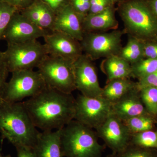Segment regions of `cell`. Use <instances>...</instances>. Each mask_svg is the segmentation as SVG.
<instances>
[{
  "instance_id": "obj_26",
  "label": "cell",
  "mask_w": 157,
  "mask_h": 157,
  "mask_svg": "<svg viewBox=\"0 0 157 157\" xmlns=\"http://www.w3.org/2000/svg\"><path fill=\"white\" fill-rule=\"evenodd\" d=\"M17 10L14 6L0 0V40L2 39L12 16Z\"/></svg>"
},
{
  "instance_id": "obj_15",
  "label": "cell",
  "mask_w": 157,
  "mask_h": 157,
  "mask_svg": "<svg viewBox=\"0 0 157 157\" xmlns=\"http://www.w3.org/2000/svg\"><path fill=\"white\" fill-rule=\"evenodd\" d=\"M112 113L122 121L149 113L136 88L112 104Z\"/></svg>"
},
{
  "instance_id": "obj_13",
  "label": "cell",
  "mask_w": 157,
  "mask_h": 157,
  "mask_svg": "<svg viewBox=\"0 0 157 157\" xmlns=\"http://www.w3.org/2000/svg\"><path fill=\"white\" fill-rule=\"evenodd\" d=\"M48 55L76 60L83 54L79 41L59 31H50L43 37Z\"/></svg>"
},
{
  "instance_id": "obj_4",
  "label": "cell",
  "mask_w": 157,
  "mask_h": 157,
  "mask_svg": "<svg viewBox=\"0 0 157 157\" xmlns=\"http://www.w3.org/2000/svg\"><path fill=\"white\" fill-rule=\"evenodd\" d=\"M120 14L125 34L144 42H157V20L144 1L125 2L120 6Z\"/></svg>"
},
{
  "instance_id": "obj_23",
  "label": "cell",
  "mask_w": 157,
  "mask_h": 157,
  "mask_svg": "<svg viewBox=\"0 0 157 157\" xmlns=\"http://www.w3.org/2000/svg\"><path fill=\"white\" fill-rule=\"evenodd\" d=\"M130 144L157 150V128L132 134Z\"/></svg>"
},
{
  "instance_id": "obj_20",
  "label": "cell",
  "mask_w": 157,
  "mask_h": 157,
  "mask_svg": "<svg viewBox=\"0 0 157 157\" xmlns=\"http://www.w3.org/2000/svg\"><path fill=\"white\" fill-rule=\"evenodd\" d=\"M136 82L130 78H117L107 82L103 88L102 97L113 104L135 88Z\"/></svg>"
},
{
  "instance_id": "obj_18",
  "label": "cell",
  "mask_w": 157,
  "mask_h": 157,
  "mask_svg": "<svg viewBox=\"0 0 157 157\" xmlns=\"http://www.w3.org/2000/svg\"><path fill=\"white\" fill-rule=\"evenodd\" d=\"M20 11L39 28L47 32L51 31L56 14L41 0H35L28 7Z\"/></svg>"
},
{
  "instance_id": "obj_9",
  "label": "cell",
  "mask_w": 157,
  "mask_h": 157,
  "mask_svg": "<svg viewBox=\"0 0 157 157\" xmlns=\"http://www.w3.org/2000/svg\"><path fill=\"white\" fill-rule=\"evenodd\" d=\"M112 113V104L102 97L79 95L75 101L74 120L95 130Z\"/></svg>"
},
{
  "instance_id": "obj_38",
  "label": "cell",
  "mask_w": 157,
  "mask_h": 157,
  "mask_svg": "<svg viewBox=\"0 0 157 157\" xmlns=\"http://www.w3.org/2000/svg\"><path fill=\"white\" fill-rule=\"evenodd\" d=\"M0 157H11L10 155H3L0 154Z\"/></svg>"
},
{
  "instance_id": "obj_31",
  "label": "cell",
  "mask_w": 157,
  "mask_h": 157,
  "mask_svg": "<svg viewBox=\"0 0 157 157\" xmlns=\"http://www.w3.org/2000/svg\"><path fill=\"white\" fill-rule=\"evenodd\" d=\"M112 0H90V7L88 14L100 13L108 7L112 6Z\"/></svg>"
},
{
  "instance_id": "obj_22",
  "label": "cell",
  "mask_w": 157,
  "mask_h": 157,
  "mask_svg": "<svg viewBox=\"0 0 157 157\" xmlns=\"http://www.w3.org/2000/svg\"><path fill=\"white\" fill-rule=\"evenodd\" d=\"M123 122L132 134L157 128V118L149 113L137 116Z\"/></svg>"
},
{
  "instance_id": "obj_28",
  "label": "cell",
  "mask_w": 157,
  "mask_h": 157,
  "mask_svg": "<svg viewBox=\"0 0 157 157\" xmlns=\"http://www.w3.org/2000/svg\"><path fill=\"white\" fill-rule=\"evenodd\" d=\"M9 73L4 52L0 51V102L2 101L3 92Z\"/></svg>"
},
{
  "instance_id": "obj_7",
  "label": "cell",
  "mask_w": 157,
  "mask_h": 157,
  "mask_svg": "<svg viewBox=\"0 0 157 157\" xmlns=\"http://www.w3.org/2000/svg\"><path fill=\"white\" fill-rule=\"evenodd\" d=\"M11 79L7 82L2 96L6 102H22L26 98L36 95L46 86L38 71L22 70L11 73Z\"/></svg>"
},
{
  "instance_id": "obj_36",
  "label": "cell",
  "mask_w": 157,
  "mask_h": 157,
  "mask_svg": "<svg viewBox=\"0 0 157 157\" xmlns=\"http://www.w3.org/2000/svg\"><path fill=\"white\" fill-rule=\"evenodd\" d=\"M144 2L148 6L157 20V0H148L147 2Z\"/></svg>"
},
{
  "instance_id": "obj_17",
  "label": "cell",
  "mask_w": 157,
  "mask_h": 157,
  "mask_svg": "<svg viewBox=\"0 0 157 157\" xmlns=\"http://www.w3.org/2000/svg\"><path fill=\"white\" fill-rule=\"evenodd\" d=\"M83 33H103L117 29L119 23L113 6L96 14H88L82 20Z\"/></svg>"
},
{
  "instance_id": "obj_25",
  "label": "cell",
  "mask_w": 157,
  "mask_h": 157,
  "mask_svg": "<svg viewBox=\"0 0 157 157\" xmlns=\"http://www.w3.org/2000/svg\"><path fill=\"white\" fill-rule=\"evenodd\" d=\"M140 99L147 112L157 117V88L146 87L138 91Z\"/></svg>"
},
{
  "instance_id": "obj_1",
  "label": "cell",
  "mask_w": 157,
  "mask_h": 157,
  "mask_svg": "<svg viewBox=\"0 0 157 157\" xmlns=\"http://www.w3.org/2000/svg\"><path fill=\"white\" fill-rule=\"evenodd\" d=\"M75 101L72 94L46 86L23 103L34 126L42 131H49L63 128L74 120Z\"/></svg>"
},
{
  "instance_id": "obj_12",
  "label": "cell",
  "mask_w": 157,
  "mask_h": 157,
  "mask_svg": "<svg viewBox=\"0 0 157 157\" xmlns=\"http://www.w3.org/2000/svg\"><path fill=\"white\" fill-rule=\"evenodd\" d=\"M49 32L39 28L17 10L12 16L2 39L8 45L18 44L43 38Z\"/></svg>"
},
{
  "instance_id": "obj_24",
  "label": "cell",
  "mask_w": 157,
  "mask_h": 157,
  "mask_svg": "<svg viewBox=\"0 0 157 157\" xmlns=\"http://www.w3.org/2000/svg\"><path fill=\"white\" fill-rule=\"evenodd\" d=\"M131 66L132 77L138 80L157 71V59L144 58Z\"/></svg>"
},
{
  "instance_id": "obj_34",
  "label": "cell",
  "mask_w": 157,
  "mask_h": 157,
  "mask_svg": "<svg viewBox=\"0 0 157 157\" xmlns=\"http://www.w3.org/2000/svg\"><path fill=\"white\" fill-rule=\"evenodd\" d=\"M11 6H14L19 11L25 9L35 0H2Z\"/></svg>"
},
{
  "instance_id": "obj_33",
  "label": "cell",
  "mask_w": 157,
  "mask_h": 157,
  "mask_svg": "<svg viewBox=\"0 0 157 157\" xmlns=\"http://www.w3.org/2000/svg\"><path fill=\"white\" fill-rule=\"evenodd\" d=\"M144 58L157 59V42H144Z\"/></svg>"
},
{
  "instance_id": "obj_8",
  "label": "cell",
  "mask_w": 157,
  "mask_h": 157,
  "mask_svg": "<svg viewBox=\"0 0 157 157\" xmlns=\"http://www.w3.org/2000/svg\"><path fill=\"white\" fill-rule=\"evenodd\" d=\"M124 30L85 33L80 41L82 52L92 61L118 55L121 48Z\"/></svg>"
},
{
  "instance_id": "obj_11",
  "label": "cell",
  "mask_w": 157,
  "mask_h": 157,
  "mask_svg": "<svg viewBox=\"0 0 157 157\" xmlns=\"http://www.w3.org/2000/svg\"><path fill=\"white\" fill-rule=\"evenodd\" d=\"M93 61L82 54L74 62L76 90L89 98L102 97L103 88L99 83Z\"/></svg>"
},
{
  "instance_id": "obj_10",
  "label": "cell",
  "mask_w": 157,
  "mask_h": 157,
  "mask_svg": "<svg viewBox=\"0 0 157 157\" xmlns=\"http://www.w3.org/2000/svg\"><path fill=\"white\" fill-rule=\"evenodd\" d=\"M95 130L113 153H119L130 145L132 133L123 121L112 113Z\"/></svg>"
},
{
  "instance_id": "obj_3",
  "label": "cell",
  "mask_w": 157,
  "mask_h": 157,
  "mask_svg": "<svg viewBox=\"0 0 157 157\" xmlns=\"http://www.w3.org/2000/svg\"><path fill=\"white\" fill-rule=\"evenodd\" d=\"M94 129L73 120L61 131L64 157H102L105 146Z\"/></svg>"
},
{
  "instance_id": "obj_27",
  "label": "cell",
  "mask_w": 157,
  "mask_h": 157,
  "mask_svg": "<svg viewBox=\"0 0 157 157\" xmlns=\"http://www.w3.org/2000/svg\"><path fill=\"white\" fill-rule=\"evenodd\" d=\"M116 155L117 157H157V150L130 144L123 151Z\"/></svg>"
},
{
  "instance_id": "obj_30",
  "label": "cell",
  "mask_w": 157,
  "mask_h": 157,
  "mask_svg": "<svg viewBox=\"0 0 157 157\" xmlns=\"http://www.w3.org/2000/svg\"><path fill=\"white\" fill-rule=\"evenodd\" d=\"M146 87L157 88V71L138 79L136 82L135 88L137 90Z\"/></svg>"
},
{
  "instance_id": "obj_19",
  "label": "cell",
  "mask_w": 157,
  "mask_h": 157,
  "mask_svg": "<svg viewBox=\"0 0 157 157\" xmlns=\"http://www.w3.org/2000/svg\"><path fill=\"white\" fill-rule=\"evenodd\" d=\"M101 68L107 76V82L117 78L132 77V66L117 55L104 58Z\"/></svg>"
},
{
  "instance_id": "obj_21",
  "label": "cell",
  "mask_w": 157,
  "mask_h": 157,
  "mask_svg": "<svg viewBox=\"0 0 157 157\" xmlns=\"http://www.w3.org/2000/svg\"><path fill=\"white\" fill-rule=\"evenodd\" d=\"M144 45L139 39L128 36L126 45L122 47L118 56L133 64L144 59Z\"/></svg>"
},
{
  "instance_id": "obj_35",
  "label": "cell",
  "mask_w": 157,
  "mask_h": 157,
  "mask_svg": "<svg viewBox=\"0 0 157 157\" xmlns=\"http://www.w3.org/2000/svg\"><path fill=\"white\" fill-rule=\"evenodd\" d=\"M17 151V157H36L32 147L18 145L14 147Z\"/></svg>"
},
{
  "instance_id": "obj_29",
  "label": "cell",
  "mask_w": 157,
  "mask_h": 157,
  "mask_svg": "<svg viewBox=\"0 0 157 157\" xmlns=\"http://www.w3.org/2000/svg\"><path fill=\"white\" fill-rule=\"evenodd\" d=\"M73 10L82 18L87 16L90 7V0H70Z\"/></svg>"
},
{
  "instance_id": "obj_16",
  "label": "cell",
  "mask_w": 157,
  "mask_h": 157,
  "mask_svg": "<svg viewBox=\"0 0 157 157\" xmlns=\"http://www.w3.org/2000/svg\"><path fill=\"white\" fill-rule=\"evenodd\" d=\"M61 129L43 131L33 147L36 157H64L62 148Z\"/></svg>"
},
{
  "instance_id": "obj_6",
  "label": "cell",
  "mask_w": 157,
  "mask_h": 157,
  "mask_svg": "<svg viewBox=\"0 0 157 157\" xmlns=\"http://www.w3.org/2000/svg\"><path fill=\"white\" fill-rule=\"evenodd\" d=\"M9 73L37 68L48 55L44 44L37 40L8 45L4 52Z\"/></svg>"
},
{
  "instance_id": "obj_39",
  "label": "cell",
  "mask_w": 157,
  "mask_h": 157,
  "mask_svg": "<svg viewBox=\"0 0 157 157\" xmlns=\"http://www.w3.org/2000/svg\"><path fill=\"white\" fill-rule=\"evenodd\" d=\"M112 1H113V2H114V1H117V0H112Z\"/></svg>"
},
{
  "instance_id": "obj_32",
  "label": "cell",
  "mask_w": 157,
  "mask_h": 157,
  "mask_svg": "<svg viewBox=\"0 0 157 157\" xmlns=\"http://www.w3.org/2000/svg\"><path fill=\"white\" fill-rule=\"evenodd\" d=\"M53 11L56 15L70 4V0H41Z\"/></svg>"
},
{
  "instance_id": "obj_5",
  "label": "cell",
  "mask_w": 157,
  "mask_h": 157,
  "mask_svg": "<svg viewBox=\"0 0 157 157\" xmlns=\"http://www.w3.org/2000/svg\"><path fill=\"white\" fill-rule=\"evenodd\" d=\"M74 61L48 55L37 69L47 86L67 94L76 90Z\"/></svg>"
},
{
  "instance_id": "obj_37",
  "label": "cell",
  "mask_w": 157,
  "mask_h": 157,
  "mask_svg": "<svg viewBox=\"0 0 157 157\" xmlns=\"http://www.w3.org/2000/svg\"><path fill=\"white\" fill-rule=\"evenodd\" d=\"M105 157H117L116 154L114 153H112L110 154L107 155Z\"/></svg>"
},
{
  "instance_id": "obj_2",
  "label": "cell",
  "mask_w": 157,
  "mask_h": 157,
  "mask_svg": "<svg viewBox=\"0 0 157 157\" xmlns=\"http://www.w3.org/2000/svg\"><path fill=\"white\" fill-rule=\"evenodd\" d=\"M40 132L34 126L22 102H0V134L14 147L33 148Z\"/></svg>"
},
{
  "instance_id": "obj_40",
  "label": "cell",
  "mask_w": 157,
  "mask_h": 157,
  "mask_svg": "<svg viewBox=\"0 0 157 157\" xmlns=\"http://www.w3.org/2000/svg\"></svg>"
},
{
  "instance_id": "obj_14",
  "label": "cell",
  "mask_w": 157,
  "mask_h": 157,
  "mask_svg": "<svg viewBox=\"0 0 157 157\" xmlns=\"http://www.w3.org/2000/svg\"><path fill=\"white\" fill-rule=\"evenodd\" d=\"M82 20L69 4L56 15L51 31L62 32L80 42L84 34Z\"/></svg>"
}]
</instances>
